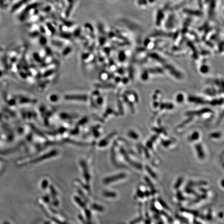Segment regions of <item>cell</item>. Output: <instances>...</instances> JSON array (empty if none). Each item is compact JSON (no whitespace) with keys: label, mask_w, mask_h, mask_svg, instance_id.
I'll use <instances>...</instances> for the list:
<instances>
[{"label":"cell","mask_w":224,"mask_h":224,"mask_svg":"<svg viewBox=\"0 0 224 224\" xmlns=\"http://www.w3.org/2000/svg\"><path fill=\"white\" fill-rule=\"evenodd\" d=\"M164 26L165 28L167 29H172L175 27L176 23V16L173 14H170L165 18L164 20Z\"/></svg>","instance_id":"6da1fadb"},{"label":"cell","mask_w":224,"mask_h":224,"mask_svg":"<svg viewBox=\"0 0 224 224\" xmlns=\"http://www.w3.org/2000/svg\"><path fill=\"white\" fill-rule=\"evenodd\" d=\"M165 18L164 11L162 9H159L156 11L155 15V25L158 27H161L162 23L164 22Z\"/></svg>","instance_id":"7a4b0ae2"},{"label":"cell","mask_w":224,"mask_h":224,"mask_svg":"<svg viewBox=\"0 0 224 224\" xmlns=\"http://www.w3.org/2000/svg\"><path fill=\"white\" fill-rule=\"evenodd\" d=\"M183 12L184 14L191 17H200L203 15V12L201 10H195V9L186 8L183 9Z\"/></svg>","instance_id":"3957f363"},{"label":"cell","mask_w":224,"mask_h":224,"mask_svg":"<svg viewBox=\"0 0 224 224\" xmlns=\"http://www.w3.org/2000/svg\"><path fill=\"white\" fill-rule=\"evenodd\" d=\"M126 174L125 173H120L114 176H112L109 177L108 178H107L105 180H104V183L108 184L110 183V182H115L116 180H121L124 179V178L126 177Z\"/></svg>","instance_id":"277c9868"},{"label":"cell","mask_w":224,"mask_h":224,"mask_svg":"<svg viewBox=\"0 0 224 224\" xmlns=\"http://www.w3.org/2000/svg\"><path fill=\"white\" fill-rule=\"evenodd\" d=\"M196 149L199 159H203L205 157V154L201 144H197V145H196Z\"/></svg>","instance_id":"5b68a950"},{"label":"cell","mask_w":224,"mask_h":224,"mask_svg":"<svg viewBox=\"0 0 224 224\" xmlns=\"http://www.w3.org/2000/svg\"><path fill=\"white\" fill-rule=\"evenodd\" d=\"M207 184V183L205 181H198V182H190L188 183V186H194L195 185H205Z\"/></svg>","instance_id":"8992f818"},{"label":"cell","mask_w":224,"mask_h":224,"mask_svg":"<svg viewBox=\"0 0 224 224\" xmlns=\"http://www.w3.org/2000/svg\"><path fill=\"white\" fill-rule=\"evenodd\" d=\"M136 3L140 7H145L148 4L147 0H136Z\"/></svg>","instance_id":"52a82bcc"},{"label":"cell","mask_w":224,"mask_h":224,"mask_svg":"<svg viewBox=\"0 0 224 224\" xmlns=\"http://www.w3.org/2000/svg\"><path fill=\"white\" fill-rule=\"evenodd\" d=\"M145 168L147 172L150 174V175H151L152 177L155 178V179L156 178H157V175H156V174L152 170V169L151 168L148 167V165H146Z\"/></svg>","instance_id":"ba28073f"},{"label":"cell","mask_w":224,"mask_h":224,"mask_svg":"<svg viewBox=\"0 0 224 224\" xmlns=\"http://www.w3.org/2000/svg\"><path fill=\"white\" fill-rule=\"evenodd\" d=\"M183 182V178L182 177H180L179 178V179H178L176 181V182L175 183V185H174V188H175V189H178L179 188L180 186L181 185V184H182Z\"/></svg>","instance_id":"9c48e42d"},{"label":"cell","mask_w":224,"mask_h":224,"mask_svg":"<svg viewBox=\"0 0 224 224\" xmlns=\"http://www.w3.org/2000/svg\"><path fill=\"white\" fill-rule=\"evenodd\" d=\"M199 134L198 132H194L191 134V137H190V138H191V141L197 140L199 139Z\"/></svg>","instance_id":"30bf717a"},{"label":"cell","mask_w":224,"mask_h":224,"mask_svg":"<svg viewBox=\"0 0 224 224\" xmlns=\"http://www.w3.org/2000/svg\"><path fill=\"white\" fill-rule=\"evenodd\" d=\"M158 201H159V203H160V204L162 205V207H163L164 208H165V209H167V210H170V208H169V207H168V205L166 203H165V202L162 200V199H158Z\"/></svg>","instance_id":"8fae6325"},{"label":"cell","mask_w":224,"mask_h":224,"mask_svg":"<svg viewBox=\"0 0 224 224\" xmlns=\"http://www.w3.org/2000/svg\"><path fill=\"white\" fill-rule=\"evenodd\" d=\"M104 196H106V197H110V198H114L116 197V194L115 192H104Z\"/></svg>","instance_id":"7c38bea8"},{"label":"cell","mask_w":224,"mask_h":224,"mask_svg":"<svg viewBox=\"0 0 224 224\" xmlns=\"http://www.w3.org/2000/svg\"><path fill=\"white\" fill-rule=\"evenodd\" d=\"M129 136L130 137H131L132 139H137L139 138V136L138 135L133 131H130L129 133Z\"/></svg>","instance_id":"4fadbf2b"},{"label":"cell","mask_w":224,"mask_h":224,"mask_svg":"<svg viewBox=\"0 0 224 224\" xmlns=\"http://www.w3.org/2000/svg\"><path fill=\"white\" fill-rule=\"evenodd\" d=\"M182 211L185 212H187V213H191V214L194 215H198V213L195 211L190 210H188V209H182Z\"/></svg>","instance_id":"5bb4252c"},{"label":"cell","mask_w":224,"mask_h":224,"mask_svg":"<svg viewBox=\"0 0 224 224\" xmlns=\"http://www.w3.org/2000/svg\"><path fill=\"white\" fill-rule=\"evenodd\" d=\"M185 191L187 193H188V194H196V192L194 191V190H192V189L191 188V187H187L185 189Z\"/></svg>","instance_id":"9a60e30c"},{"label":"cell","mask_w":224,"mask_h":224,"mask_svg":"<svg viewBox=\"0 0 224 224\" xmlns=\"http://www.w3.org/2000/svg\"><path fill=\"white\" fill-rule=\"evenodd\" d=\"M137 196L138 197H139V198H143L144 197V193L142 191H141V190L140 189H138L137 190Z\"/></svg>","instance_id":"2e32d148"},{"label":"cell","mask_w":224,"mask_h":224,"mask_svg":"<svg viewBox=\"0 0 224 224\" xmlns=\"http://www.w3.org/2000/svg\"><path fill=\"white\" fill-rule=\"evenodd\" d=\"M142 219H142V217H139V218H137V219H136L133 220V221H132V222H131L130 224H137V223L140 222V221H141V220H142Z\"/></svg>","instance_id":"e0dca14e"},{"label":"cell","mask_w":224,"mask_h":224,"mask_svg":"<svg viewBox=\"0 0 224 224\" xmlns=\"http://www.w3.org/2000/svg\"><path fill=\"white\" fill-rule=\"evenodd\" d=\"M145 180L147 182V183H148V184L149 185V186L151 187L152 188L154 189V187H153L154 186H153V184H152L151 181L150 180L148 179V177H145Z\"/></svg>","instance_id":"ac0fdd59"},{"label":"cell","mask_w":224,"mask_h":224,"mask_svg":"<svg viewBox=\"0 0 224 224\" xmlns=\"http://www.w3.org/2000/svg\"><path fill=\"white\" fill-rule=\"evenodd\" d=\"M177 197L178 199H179V200H184V199H185V198H184V197H183V196L182 195V194H181L180 192H177Z\"/></svg>","instance_id":"d6986e66"},{"label":"cell","mask_w":224,"mask_h":224,"mask_svg":"<svg viewBox=\"0 0 224 224\" xmlns=\"http://www.w3.org/2000/svg\"><path fill=\"white\" fill-rule=\"evenodd\" d=\"M211 137L212 138H218L219 137H220V134L219 133H212L210 135Z\"/></svg>","instance_id":"ffe728a7"},{"label":"cell","mask_w":224,"mask_h":224,"mask_svg":"<svg viewBox=\"0 0 224 224\" xmlns=\"http://www.w3.org/2000/svg\"><path fill=\"white\" fill-rule=\"evenodd\" d=\"M203 3L204 4V1L203 0H198V4L199 7H200V10H201L202 6H203Z\"/></svg>","instance_id":"44dd1931"},{"label":"cell","mask_w":224,"mask_h":224,"mask_svg":"<svg viewBox=\"0 0 224 224\" xmlns=\"http://www.w3.org/2000/svg\"><path fill=\"white\" fill-rule=\"evenodd\" d=\"M207 219L208 220H210L212 218V212L211 210L208 211V214L207 215Z\"/></svg>","instance_id":"7402d4cb"},{"label":"cell","mask_w":224,"mask_h":224,"mask_svg":"<svg viewBox=\"0 0 224 224\" xmlns=\"http://www.w3.org/2000/svg\"><path fill=\"white\" fill-rule=\"evenodd\" d=\"M157 1V0H147V1H148V3L149 4H154Z\"/></svg>","instance_id":"603a6c76"},{"label":"cell","mask_w":224,"mask_h":224,"mask_svg":"<svg viewBox=\"0 0 224 224\" xmlns=\"http://www.w3.org/2000/svg\"><path fill=\"white\" fill-rule=\"evenodd\" d=\"M149 195H150V192L146 191L145 192V194H144V196H146V197H148V196H149Z\"/></svg>","instance_id":"cb8c5ba5"},{"label":"cell","mask_w":224,"mask_h":224,"mask_svg":"<svg viewBox=\"0 0 224 224\" xmlns=\"http://www.w3.org/2000/svg\"><path fill=\"white\" fill-rule=\"evenodd\" d=\"M203 1H204V4H208L211 1V0H203Z\"/></svg>","instance_id":"d4e9b609"},{"label":"cell","mask_w":224,"mask_h":224,"mask_svg":"<svg viewBox=\"0 0 224 224\" xmlns=\"http://www.w3.org/2000/svg\"><path fill=\"white\" fill-rule=\"evenodd\" d=\"M219 217L223 218V212H220V213L219 214Z\"/></svg>","instance_id":"484cf974"},{"label":"cell","mask_w":224,"mask_h":224,"mask_svg":"<svg viewBox=\"0 0 224 224\" xmlns=\"http://www.w3.org/2000/svg\"><path fill=\"white\" fill-rule=\"evenodd\" d=\"M194 223H195V224H201L200 223H199V222H197V221L196 220H194Z\"/></svg>","instance_id":"4316f807"}]
</instances>
